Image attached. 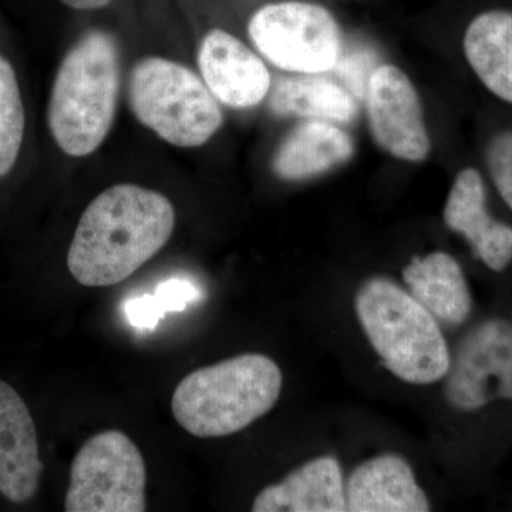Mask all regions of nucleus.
<instances>
[{
    "label": "nucleus",
    "instance_id": "obj_13",
    "mask_svg": "<svg viewBox=\"0 0 512 512\" xmlns=\"http://www.w3.org/2000/svg\"><path fill=\"white\" fill-rule=\"evenodd\" d=\"M350 512H426L427 495L412 467L397 454L370 458L353 471L345 487Z\"/></svg>",
    "mask_w": 512,
    "mask_h": 512
},
{
    "label": "nucleus",
    "instance_id": "obj_7",
    "mask_svg": "<svg viewBox=\"0 0 512 512\" xmlns=\"http://www.w3.org/2000/svg\"><path fill=\"white\" fill-rule=\"evenodd\" d=\"M248 32L256 49L286 72L325 73L339 62L338 22L315 3L266 5L252 16Z\"/></svg>",
    "mask_w": 512,
    "mask_h": 512
},
{
    "label": "nucleus",
    "instance_id": "obj_6",
    "mask_svg": "<svg viewBox=\"0 0 512 512\" xmlns=\"http://www.w3.org/2000/svg\"><path fill=\"white\" fill-rule=\"evenodd\" d=\"M147 471L136 444L119 430H107L77 451L67 488V512H143Z\"/></svg>",
    "mask_w": 512,
    "mask_h": 512
},
{
    "label": "nucleus",
    "instance_id": "obj_8",
    "mask_svg": "<svg viewBox=\"0 0 512 512\" xmlns=\"http://www.w3.org/2000/svg\"><path fill=\"white\" fill-rule=\"evenodd\" d=\"M446 399L461 412L512 400V320H484L461 340L446 376Z\"/></svg>",
    "mask_w": 512,
    "mask_h": 512
},
{
    "label": "nucleus",
    "instance_id": "obj_17",
    "mask_svg": "<svg viewBox=\"0 0 512 512\" xmlns=\"http://www.w3.org/2000/svg\"><path fill=\"white\" fill-rule=\"evenodd\" d=\"M464 55L485 89L512 104V12L493 9L477 15L464 33Z\"/></svg>",
    "mask_w": 512,
    "mask_h": 512
},
{
    "label": "nucleus",
    "instance_id": "obj_16",
    "mask_svg": "<svg viewBox=\"0 0 512 512\" xmlns=\"http://www.w3.org/2000/svg\"><path fill=\"white\" fill-rule=\"evenodd\" d=\"M353 153L352 137L345 130L330 121H306L282 141L274 171L284 180H306L346 163Z\"/></svg>",
    "mask_w": 512,
    "mask_h": 512
},
{
    "label": "nucleus",
    "instance_id": "obj_4",
    "mask_svg": "<svg viewBox=\"0 0 512 512\" xmlns=\"http://www.w3.org/2000/svg\"><path fill=\"white\" fill-rule=\"evenodd\" d=\"M355 308L370 345L394 376L420 386L447 376L446 339L434 316L409 292L389 279H370L357 292Z\"/></svg>",
    "mask_w": 512,
    "mask_h": 512
},
{
    "label": "nucleus",
    "instance_id": "obj_5",
    "mask_svg": "<svg viewBox=\"0 0 512 512\" xmlns=\"http://www.w3.org/2000/svg\"><path fill=\"white\" fill-rule=\"evenodd\" d=\"M128 100L141 124L173 146L200 147L222 126L207 84L183 64L147 57L134 66Z\"/></svg>",
    "mask_w": 512,
    "mask_h": 512
},
{
    "label": "nucleus",
    "instance_id": "obj_9",
    "mask_svg": "<svg viewBox=\"0 0 512 512\" xmlns=\"http://www.w3.org/2000/svg\"><path fill=\"white\" fill-rule=\"evenodd\" d=\"M367 116L376 143L393 157L423 161L430 153L419 94L399 67L383 64L366 87Z\"/></svg>",
    "mask_w": 512,
    "mask_h": 512
},
{
    "label": "nucleus",
    "instance_id": "obj_1",
    "mask_svg": "<svg viewBox=\"0 0 512 512\" xmlns=\"http://www.w3.org/2000/svg\"><path fill=\"white\" fill-rule=\"evenodd\" d=\"M173 204L160 192L119 184L101 192L84 211L67 254L79 284H120L163 249L173 234Z\"/></svg>",
    "mask_w": 512,
    "mask_h": 512
},
{
    "label": "nucleus",
    "instance_id": "obj_14",
    "mask_svg": "<svg viewBox=\"0 0 512 512\" xmlns=\"http://www.w3.org/2000/svg\"><path fill=\"white\" fill-rule=\"evenodd\" d=\"M254 512H345L346 491L338 460L325 456L308 461L284 481L256 495Z\"/></svg>",
    "mask_w": 512,
    "mask_h": 512
},
{
    "label": "nucleus",
    "instance_id": "obj_21",
    "mask_svg": "<svg viewBox=\"0 0 512 512\" xmlns=\"http://www.w3.org/2000/svg\"><path fill=\"white\" fill-rule=\"evenodd\" d=\"M485 161L498 194L512 211V128L488 141Z\"/></svg>",
    "mask_w": 512,
    "mask_h": 512
},
{
    "label": "nucleus",
    "instance_id": "obj_15",
    "mask_svg": "<svg viewBox=\"0 0 512 512\" xmlns=\"http://www.w3.org/2000/svg\"><path fill=\"white\" fill-rule=\"evenodd\" d=\"M403 279L410 295L441 322L463 325L473 309V298L460 264L447 252L413 258Z\"/></svg>",
    "mask_w": 512,
    "mask_h": 512
},
{
    "label": "nucleus",
    "instance_id": "obj_3",
    "mask_svg": "<svg viewBox=\"0 0 512 512\" xmlns=\"http://www.w3.org/2000/svg\"><path fill=\"white\" fill-rule=\"evenodd\" d=\"M282 383L281 369L271 357L248 353L184 377L175 389L171 410L192 436H231L274 409Z\"/></svg>",
    "mask_w": 512,
    "mask_h": 512
},
{
    "label": "nucleus",
    "instance_id": "obj_12",
    "mask_svg": "<svg viewBox=\"0 0 512 512\" xmlns=\"http://www.w3.org/2000/svg\"><path fill=\"white\" fill-rule=\"evenodd\" d=\"M43 468L32 414L19 393L0 380V494L13 504L28 503Z\"/></svg>",
    "mask_w": 512,
    "mask_h": 512
},
{
    "label": "nucleus",
    "instance_id": "obj_22",
    "mask_svg": "<svg viewBox=\"0 0 512 512\" xmlns=\"http://www.w3.org/2000/svg\"><path fill=\"white\" fill-rule=\"evenodd\" d=\"M60 2L76 10H96L109 5L111 0H60Z\"/></svg>",
    "mask_w": 512,
    "mask_h": 512
},
{
    "label": "nucleus",
    "instance_id": "obj_11",
    "mask_svg": "<svg viewBox=\"0 0 512 512\" xmlns=\"http://www.w3.org/2000/svg\"><path fill=\"white\" fill-rule=\"evenodd\" d=\"M444 222L463 235L483 264L503 272L512 262V227L488 214L487 191L476 168L458 173L444 207Z\"/></svg>",
    "mask_w": 512,
    "mask_h": 512
},
{
    "label": "nucleus",
    "instance_id": "obj_18",
    "mask_svg": "<svg viewBox=\"0 0 512 512\" xmlns=\"http://www.w3.org/2000/svg\"><path fill=\"white\" fill-rule=\"evenodd\" d=\"M269 109L279 116L350 123L357 114L352 94L316 74L282 77L269 94Z\"/></svg>",
    "mask_w": 512,
    "mask_h": 512
},
{
    "label": "nucleus",
    "instance_id": "obj_19",
    "mask_svg": "<svg viewBox=\"0 0 512 512\" xmlns=\"http://www.w3.org/2000/svg\"><path fill=\"white\" fill-rule=\"evenodd\" d=\"M25 107L15 69L0 55V178L18 161L25 137Z\"/></svg>",
    "mask_w": 512,
    "mask_h": 512
},
{
    "label": "nucleus",
    "instance_id": "obj_20",
    "mask_svg": "<svg viewBox=\"0 0 512 512\" xmlns=\"http://www.w3.org/2000/svg\"><path fill=\"white\" fill-rule=\"evenodd\" d=\"M197 286L185 279H168L157 288L156 295H144L131 299L124 306L126 318L137 329H156L167 312L184 311L188 303L200 298Z\"/></svg>",
    "mask_w": 512,
    "mask_h": 512
},
{
    "label": "nucleus",
    "instance_id": "obj_10",
    "mask_svg": "<svg viewBox=\"0 0 512 512\" xmlns=\"http://www.w3.org/2000/svg\"><path fill=\"white\" fill-rule=\"evenodd\" d=\"M198 66L215 99L231 109H249L271 90L265 63L237 37L212 29L202 39Z\"/></svg>",
    "mask_w": 512,
    "mask_h": 512
},
{
    "label": "nucleus",
    "instance_id": "obj_2",
    "mask_svg": "<svg viewBox=\"0 0 512 512\" xmlns=\"http://www.w3.org/2000/svg\"><path fill=\"white\" fill-rule=\"evenodd\" d=\"M120 89V57L109 33L92 30L69 50L50 93L47 123L67 156L94 153L109 134Z\"/></svg>",
    "mask_w": 512,
    "mask_h": 512
}]
</instances>
